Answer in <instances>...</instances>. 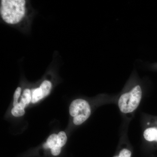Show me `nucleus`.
Returning a JSON list of instances; mask_svg holds the SVG:
<instances>
[{"instance_id":"nucleus-12","label":"nucleus","mask_w":157,"mask_h":157,"mask_svg":"<svg viewBox=\"0 0 157 157\" xmlns=\"http://www.w3.org/2000/svg\"><path fill=\"white\" fill-rule=\"evenodd\" d=\"M61 147L59 145L51 149L52 154L54 156H58L59 155L61 152Z\"/></svg>"},{"instance_id":"nucleus-9","label":"nucleus","mask_w":157,"mask_h":157,"mask_svg":"<svg viewBox=\"0 0 157 157\" xmlns=\"http://www.w3.org/2000/svg\"><path fill=\"white\" fill-rule=\"evenodd\" d=\"M58 135V144L60 147H62L66 144L67 141V136L64 132H59Z\"/></svg>"},{"instance_id":"nucleus-1","label":"nucleus","mask_w":157,"mask_h":157,"mask_svg":"<svg viewBox=\"0 0 157 157\" xmlns=\"http://www.w3.org/2000/svg\"><path fill=\"white\" fill-rule=\"evenodd\" d=\"M25 0H2L0 13L3 20L9 24L20 22L25 13Z\"/></svg>"},{"instance_id":"nucleus-6","label":"nucleus","mask_w":157,"mask_h":157,"mask_svg":"<svg viewBox=\"0 0 157 157\" xmlns=\"http://www.w3.org/2000/svg\"><path fill=\"white\" fill-rule=\"evenodd\" d=\"M31 100H32V96H31L30 90L29 89H26L24 91L23 94L21 99L20 102L19 103V105L21 107L25 108L26 106L29 104Z\"/></svg>"},{"instance_id":"nucleus-3","label":"nucleus","mask_w":157,"mask_h":157,"mask_svg":"<svg viewBox=\"0 0 157 157\" xmlns=\"http://www.w3.org/2000/svg\"><path fill=\"white\" fill-rule=\"evenodd\" d=\"M70 113L73 117V123L76 125L83 123L90 117L91 109L87 101L83 99H76L71 103Z\"/></svg>"},{"instance_id":"nucleus-5","label":"nucleus","mask_w":157,"mask_h":157,"mask_svg":"<svg viewBox=\"0 0 157 157\" xmlns=\"http://www.w3.org/2000/svg\"><path fill=\"white\" fill-rule=\"evenodd\" d=\"M144 139L149 142L156 141L157 142V128H149L145 129L144 132Z\"/></svg>"},{"instance_id":"nucleus-11","label":"nucleus","mask_w":157,"mask_h":157,"mask_svg":"<svg viewBox=\"0 0 157 157\" xmlns=\"http://www.w3.org/2000/svg\"><path fill=\"white\" fill-rule=\"evenodd\" d=\"M132 152L126 148H124L121 151L118 155L113 157H131Z\"/></svg>"},{"instance_id":"nucleus-4","label":"nucleus","mask_w":157,"mask_h":157,"mask_svg":"<svg viewBox=\"0 0 157 157\" xmlns=\"http://www.w3.org/2000/svg\"><path fill=\"white\" fill-rule=\"evenodd\" d=\"M52 88V83L48 80H45L42 82L40 87L32 90L31 102L35 104L42 98L49 94Z\"/></svg>"},{"instance_id":"nucleus-7","label":"nucleus","mask_w":157,"mask_h":157,"mask_svg":"<svg viewBox=\"0 0 157 157\" xmlns=\"http://www.w3.org/2000/svg\"><path fill=\"white\" fill-rule=\"evenodd\" d=\"M46 143L47 144L48 149L50 148V149L55 147L59 145L58 144V135L56 134L51 135L48 137Z\"/></svg>"},{"instance_id":"nucleus-10","label":"nucleus","mask_w":157,"mask_h":157,"mask_svg":"<svg viewBox=\"0 0 157 157\" xmlns=\"http://www.w3.org/2000/svg\"><path fill=\"white\" fill-rule=\"evenodd\" d=\"M21 89L20 87H17L15 90L14 95V102H13V106L16 107L18 105V100L20 96Z\"/></svg>"},{"instance_id":"nucleus-2","label":"nucleus","mask_w":157,"mask_h":157,"mask_svg":"<svg viewBox=\"0 0 157 157\" xmlns=\"http://www.w3.org/2000/svg\"><path fill=\"white\" fill-rule=\"evenodd\" d=\"M142 92L140 86L137 85L123 94L118 101V106L121 112L129 113L134 112L139 106L142 98Z\"/></svg>"},{"instance_id":"nucleus-8","label":"nucleus","mask_w":157,"mask_h":157,"mask_svg":"<svg viewBox=\"0 0 157 157\" xmlns=\"http://www.w3.org/2000/svg\"><path fill=\"white\" fill-rule=\"evenodd\" d=\"M11 113H12V115L14 116V117H19L22 116L24 115L25 111L24 108L21 107L18 103L17 106L14 107L12 108V110H11Z\"/></svg>"}]
</instances>
